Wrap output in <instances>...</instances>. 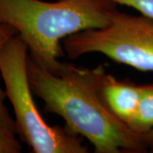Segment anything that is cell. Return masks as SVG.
<instances>
[{"label":"cell","mask_w":153,"mask_h":153,"mask_svg":"<svg viewBox=\"0 0 153 153\" xmlns=\"http://www.w3.org/2000/svg\"><path fill=\"white\" fill-rule=\"evenodd\" d=\"M17 34V32L13 27L0 23V49H2L4 44L14 36Z\"/></svg>","instance_id":"obj_10"},{"label":"cell","mask_w":153,"mask_h":153,"mask_svg":"<svg viewBox=\"0 0 153 153\" xmlns=\"http://www.w3.org/2000/svg\"><path fill=\"white\" fill-rule=\"evenodd\" d=\"M62 47L71 60L100 53L137 70L153 71V19L117 10L105 27L74 33Z\"/></svg>","instance_id":"obj_4"},{"label":"cell","mask_w":153,"mask_h":153,"mask_svg":"<svg viewBox=\"0 0 153 153\" xmlns=\"http://www.w3.org/2000/svg\"><path fill=\"white\" fill-rule=\"evenodd\" d=\"M28 48L16 34L0 49V73L15 111L16 134L34 153H87L82 136L66 126H51L33 100L27 76Z\"/></svg>","instance_id":"obj_3"},{"label":"cell","mask_w":153,"mask_h":153,"mask_svg":"<svg viewBox=\"0 0 153 153\" xmlns=\"http://www.w3.org/2000/svg\"><path fill=\"white\" fill-rule=\"evenodd\" d=\"M142 138L148 150L153 152V128L147 133L142 134Z\"/></svg>","instance_id":"obj_11"},{"label":"cell","mask_w":153,"mask_h":153,"mask_svg":"<svg viewBox=\"0 0 153 153\" xmlns=\"http://www.w3.org/2000/svg\"><path fill=\"white\" fill-rule=\"evenodd\" d=\"M27 76L44 111L62 117L66 126L87 139L96 153H140L148 151L142 135L117 119L102 102L99 82L104 67L94 69L61 62L55 73L28 55Z\"/></svg>","instance_id":"obj_1"},{"label":"cell","mask_w":153,"mask_h":153,"mask_svg":"<svg viewBox=\"0 0 153 153\" xmlns=\"http://www.w3.org/2000/svg\"><path fill=\"white\" fill-rule=\"evenodd\" d=\"M22 147L16 139V134L0 128V153H20Z\"/></svg>","instance_id":"obj_7"},{"label":"cell","mask_w":153,"mask_h":153,"mask_svg":"<svg viewBox=\"0 0 153 153\" xmlns=\"http://www.w3.org/2000/svg\"><path fill=\"white\" fill-rule=\"evenodd\" d=\"M7 98V94L0 87V128H6L16 134V121L12 118L9 111L4 105V100Z\"/></svg>","instance_id":"obj_9"},{"label":"cell","mask_w":153,"mask_h":153,"mask_svg":"<svg viewBox=\"0 0 153 153\" xmlns=\"http://www.w3.org/2000/svg\"><path fill=\"white\" fill-rule=\"evenodd\" d=\"M109 0H0V23L13 27L41 67L55 73L62 42L74 33L105 27L117 10Z\"/></svg>","instance_id":"obj_2"},{"label":"cell","mask_w":153,"mask_h":153,"mask_svg":"<svg viewBox=\"0 0 153 153\" xmlns=\"http://www.w3.org/2000/svg\"><path fill=\"white\" fill-rule=\"evenodd\" d=\"M142 85L131 80H118L105 69L99 82V94L106 108L128 126L136 112L140 99Z\"/></svg>","instance_id":"obj_5"},{"label":"cell","mask_w":153,"mask_h":153,"mask_svg":"<svg viewBox=\"0 0 153 153\" xmlns=\"http://www.w3.org/2000/svg\"><path fill=\"white\" fill-rule=\"evenodd\" d=\"M117 5L134 9L141 15L153 19V0H109Z\"/></svg>","instance_id":"obj_8"},{"label":"cell","mask_w":153,"mask_h":153,"mask_svg":"<svg viewBox=\"0 0 153 153\" xmlns=\"http://www.w3.org/2000/svg\"><path fill=\"white\" fill-rule=\"evenodd\" d=\"M128 127L140 135L153 128V83L142 85L136 112Z\"/></svg>","instance_id":"obj_6"}]
</instances>
